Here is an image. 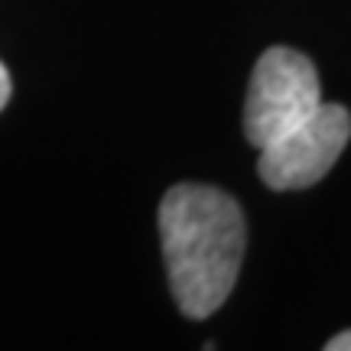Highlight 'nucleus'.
Here are the masks:
<instances>
[{
    "mask_svg": "<svg viewBox=\"0 0 351 351\" xmlns=\"http://www.w3.org/2000/svg\"><path fill=\"white\" fill-rule=\"evenodd\" d=\"M160 241L176 306L189 319H208L241 274L247 244L241 205L215 186L179 182L160 202Z\"/></svg>",
    "mask_w": 351,
    "mask_h": 351,
    "instance_id": "1",
    "label": "nucleus"
},
{
    "mask_svg": "<svg viewBox=\"0 0 351 351\" xmlns=\"http://www.w3.org/2000/svg\"><path fill=\"white\" fill-rule=\"evenodd\" d=\"M322 108L315 65L289 46H274L257 59L244 98V137L263 150L287 137Z\"/></svg>",
    "mask_w": 351,
    "mask_h": 351,
    "instance_id": "2",
    "label": "nucleus"
},
{
    "mask_svg": "<svg viewBox=\"0 0 351 351\" xmlns=\"http://www.w3.org/2000/svg\"><path fill=\"white\" fill-rule=\"evenodd\" d=\"M351 140V114L341 104H326L293 127L287 137L263 147L257 160V173L270 189L289 192V189H309L335 166L341 150Z\"/></svg>",
    "mask_w": 351,
    "mask_h": 351,
    "instance_id": "3",
    "label": "nucleus"
},
{
    "mask_svg": "<svg viewBox=\"0 0 351 351\" xmlns=\"http://www.w3.org/2000/svg\"><path fill=\"white\" fill-rule=\"evenodd\" d=\"M7 101H10V72H7V65L0 62V111L7 108Z\"/></svg>",
    "mask_w": 351,
    "mask_h": 351,
    "instance_id": "4",
    "label": "nucleus"
},
{
    "mask_svg": "<svg viewBox=\"0 0 351 351\" xmlns=\"http://www.w3.org/2000/svg\"><path fill=\"white\" fill-rule=\"evenodd\" d=\"M326 351H351V332H339L335 339H328Z\"/></svg>",
    "mask_w": 351,
    "mask_h": 351,
    "instance_id": "5",
    "label": "nucleus"
}]
</instances>
